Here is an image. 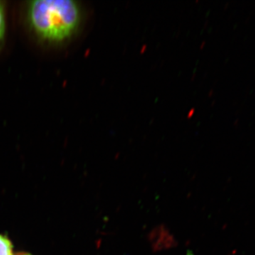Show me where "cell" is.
<instances>
[{"instance_id":"obj_1","label":"cell","mask_w":255,"mask_h":255,"mask_svg":"<svg viewBox=\"0 0 255 255\" xmlns=\"http://www.w3.org/2000/svg\"><path fill=\"white\" fill-rule=\"evenodd\" d=\"M28 14L34 31L51 41L69 38L80 21V8L73 0H33L29 3Z\"/></svg>"},{"instance_id":"obj_2","label":"cell","mask_w":255,"mask_h":255,"mask_svg":"<svg viewBox=\"0 0 255 255\" xmlns=\"http://www.w3.org/2000/svg\"><path fill=\"white\" fill-rule=\"evenodd\" d=\"M152 251L160 252L177 247L178 243L164 225H159L150 231L147 236Z\"/></svg>"},{"instance_id":"obj_3","label":"cell","mask_w":255,"mask_h":255,"mask_svg":"<svg viewBox=\"0 0 255 255\" xmlns=\"http://www.w3.org/2000/svg\"><path fill=\"white\" fill-rule=\"evenodd\" d=\"M0 255H12L11 242L1 235H0Z\"/></svg>"},{"instance_id":"obj_4","label":"cell","mask_w":255,"mask_h":255,"mask_svg":"<svg viewBox=\"0 0 255 255\" xmlns=\"http://www.w3.org/2000/svg\"><path fill=\"white\" fill-rule=\"evenodd\" d=\"M5 31V17L4 8L0 2V42L2 41Z\"/></svg>"},{"instance_id":"obj_5","label":"cell","mask_w":255,"mask_h":255,"mask_svg":"<svg viewBox=\"0 0 255 255\" xmlns=\"http://www.w3.org/2000/svg\"><path fill=\"white\" fill-rule=\"evenodd\" d=\"M28 255V254H21V255Z\"/></svg>"}]
</instances>
